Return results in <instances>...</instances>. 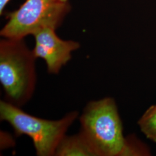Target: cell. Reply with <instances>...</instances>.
I'll list each match as a JSON object with an SVG mask.
<instances>
[{
	"instance_id": "4",
	"label": "cell",
	"mask_w": 156,
	"mask_h": 156,
	"mask_svg": "<svg viewBox=\"0 0 156 156\" xmlns=\"http://www.w3.org/2000/svg\"><path fill=\"white\" fill-rule=\"evenodd\" d=\"M71 8L68 2L59 0H26L18 9L9 14L0 35L6 38L24 39L42 28L56 30Z\"/></svg>"
},
{
	"instance_id": "6",
	"label": "cell",
	"mask_w": 156,
	"mask_h": 156,
	"mask_svg": "<svg viewBox=\"0 0 156 156\" xmlns=\"http://www.w3.org/2000/svg\"><path fill=\"white\" fill-rule=\"evenodd\" d=\"M57 156H97L89 142L80 132L67 136L66 135L56 149Z\"/></svg>"
},
{
	"instance_id": "1",
	"label": "cell",
	"mask_w": 156,
	"mask_h": 156,
	"mask_svg": "<svg viewBox=\"0 0 156 156\" xmlns=\"http://www.w3.org/2000/svg\"><path fill=\"white\" fill-rule=\"evenodd\" d=\"M24 39L0 41V82L5 101L21 108L32 98L37 84L35 60Z\"/></svg>"
},
{
	"instance_id": "3",
	"label": "cell",
	"mask_w": 156,
	"mask_h": 156,
	"mask_svg": "<svg viewBox=\"0 0 156 156\" xmlns=\"http://www.w3.org/2000/svg\"><path fill=\"white\" fill-rule=\"evenodd\" d=\"M78 115V112H71L59 120H46L29 115L6 101H0L1 120L9 123L17 136H29L38 156H55L58 145Z\"/></svg>"
},
{
	"instance_id": "5",
	"label": "cell",
	"mask_w": 156,
	"mask_h": 156,
	"mask_svg": "<svg viewBox=\"0 0 156 156\" xmlns=\"http://www.w3.org/2000/svg\"><path fill=\"white\" fill-rule=\"evenodd\" d=\"M35 46L34 55L43 59L46 64L48 72L57 75L72 57V53L80 48L79 43L72 40H63L56 33V30L46 27L33 35Z\"/></svg>"
},
{
	"instance_id": "9",
	"label": "cell",
	"mask_w": 156,
	"mask_h": 156,
	"mask_svg": "<svg viewBox=\"0 0 156 156\" xmlns=\"http://www.w3.org/2000/svg\"><path fill=\"white\" fill-rule=\"evenodd\" d=\"M59 1L63 2H68V0H59Z\"/></svg>"
},
{
	"instance_id": "7",
	"label": "cell",
	"mask_w": 156,
	"mask_h": 156,
	"mask_svg": "<svg viewBox=\"0 0 156 156\" xmlns=\"http://www.w3.org/2000/svg\"><path fill=\"white\" fill-rule=\"evenodd\" d=\"M138 125L148 139L156 142V105L145 112L138 121Z\"/></svg>"
},
{
	"instance_id": "2",
	"label": "cell",
	"mask_w": 156,
	"mask_h": 156,
	"mask_svg": "<svg viewBox=\"0 0 156 156\" xmlns=\"http://www.w3.org/2000/svg\"><path fill=\"white\" fill-rule=\"evenodd\" d=\"M80 132L89 142L97 156H123L126 138L113 98L89 102L80 117Z\"/></svg>"
},
{
	"instance_id": "8",
	"label": "cell",
	"mask_w": 156,
	"mask_h": 156,
	"mask_svg": "<svg viewBox=\"0 0 156 156\" xmlns=\"http://www.w3.org/2000/svg\"><path fill=\"white\" fill-rule=\"evenodd\" d=\"M10 0H0V15L3 13V11L6 5L8 4Z\"/></svg>"
}]
</instances>
